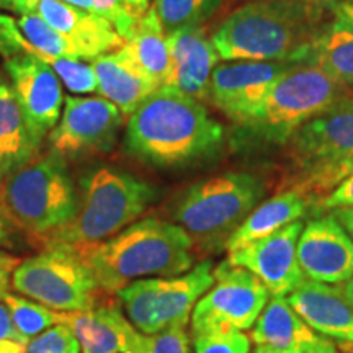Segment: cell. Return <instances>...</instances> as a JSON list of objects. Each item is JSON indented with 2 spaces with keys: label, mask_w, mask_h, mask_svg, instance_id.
Here are the masks:
<instances>
[{
  "label": "cell",
  "mask_w": 353,
  "mask_h": 353,
  "mask_svg": "<svg viewBox=\"0 0 353 353\" xmlns=\"http://www.w3.org/2000/svg\"><path fill=\"white\" fill-rule=\"evenodd\" d=\"M299 63L316 65L334 81L353 90V26L325 21L304 50Z\"/></svg>",
  "instance_id": "obj_26"
},
{
  "label": "cell",
  "mask_w": 353,
  "mask_h": 353,
  "mask_svg": "<svg viewBox=\"0 0 353 353\" xmlns=\"http://www.w3.org/2000/svg\"><path fill=\"white\" fill-rule=\"evenodd\" d=\"M17 25H19L20 32L25 37L26 41L32 44L34 50L39 52L38 59L43 54L79 59L72 44H70L59 32H56L51 25H48L37 12L20 15V19L17 20Z\"/></svg>",
  "instance_id": "obj_29"
},
{
  "label": "cell",
  "mask_w": 353,
  "mask_h": 353,
  "mask_svg": "<svg viewBox=\"0 0 353 353\" xmlns=\"http://www.w3.org/2000/svg\"><path fill=\"white\" fill-rule=\"evenodd\" d=\"M290 65L286 61H226L218 64L211 74L208 100L241 126Z\"/></svg>",
  "instance_id": "obj_13"
},
{
  "label": "cell",
  "mask_w": 353,
  "mask_h": 353,
  "mask_svg": "<svg viewBox=\"0 0 353 353\" xmlns=\"http://www.w3.org/2000/svg\"><path fill=\"white\" fill-rule=\"evenodd\" d=\"M0 54L10 57L17 54H32L38 57L39 52L26 41L17 21L8 15L0 13Z\"/></svg>",
  "instance_id": "obj_35"
},
{
  "label": "cell",
  "mask_w": 353,
  "mask_h": 353,
  "mask_svg": "<svg viewBox=\"0 0 353 353\" xmlns=\"http://www.w3.org/2000/svg\"><path fill=\"white\" fill-rule=\"evenodd\" d=\"M337 286H339V290L342 291L343 298L347 299V303L350 304L352 309H353V275L348 278L347 281H343L342 285H337Z\"/></svg>",
  "instance_id": "obj_46"
},
{
  "label": "cell",
  "mask_w": 353,
  "mask_h": 353,
  "mask_svg": "<svg viewBox=\"0 0 353 353\" xmlns=\"http://www.w3.org/2000/svg\"><path fill=\"white\" fill-rule=\"evenodd\" d=\"M350 92L316 65L291 63L241 126L265 143L285 145L298 128L334 107Z\"/></svg>",
  "instance_id": "obj_8"
},
{
  "label": "cell",
  "mask_w": 353,
  "mask_h": 353,
  "mask_svg": "<svg viewBox=\"0 0 353 353\" xmlns=\"http://www.w3.org/2000/svg\"><path fill=\"white\" fill-rule=\"evenodd\" d=\"M39 59L54 70L56 76L64 83V87L72 94H95L97 88H99L95 70L92 68V64H87L85 61L48 54H43Z\"/></svg>",
  "instance_id": "obj_30"
},
{
  "label": "cell",
  "mask_w": 353,
  "mask_h": 353,
  "mask_svg": "<svg viewBox=\"0 0 353 353\" xmlns=\"http://www.w3.org/2000/svg\"><path fill=\"white\" fill-rule=\"evenodd\" d=\"M34 12L72 44L81 61H94L125 44V39L103 17L79 10L63 0H39Z\"/></svg>",
  "instance_id": "obj_19"
},
{
  "label": "cell",
  "mask_w": 353,
  "mask_h": 353,
  "mask_svg": "<svg viewBox=\"0 0 353 353\" xmlns=\"http://www.w3.org/2000/svg\"><path fill=\"white\" fill-rule=\"evenodd\" d=\"M263 198V182L249 172H226L183 192L174 218L203 250L219 252Z\"/></svg>",
  "instance_id": "obj_7"
},
{
  "label": "cell",
  "mask_w": 353,
  "mask_h": 353,
  "mask_svg": "<svg viewBox=\"0 0 353 353\" xmlns=\"http://www.w3.org/2000/svg\"><path fill=\"white\" fill-rule=\"evenodd\" d=\"M347 208H353V174L348 175L345 180H342L312 210L317 211V213H332L335 210Z\"/></svg>",
  "instance_id": "obj_37"
},
{
  "label": "cell",
  "mask_w": 353,
  "mask_h": 353,
  "mask_svg": "<svg viewBox=\"0 0 353 353\" xmlns=\"http://www.w3.org/2000/svg\"><path fill=\"white\" fill-rule=\"evenodd\" d=\"M223 0H154L152 8L167 33L200 26L218 10Z\"/></svg>",
  "instance_id": "obj_28"
},
{
  "label": "cell",
  "mask_w": 353,
  "mask_h": 353,
  "mask_svg": "<svg viewBox=\"0 0 353 353\" xmlns=\"http://www.w3.org/2000/svg\"><path fill=\"white\" fill-rule=\"evenodd\" d=\"M250 341L290 353H337V345L309 327L286 296H270L250 330Z\"/></svg>",
  "instance_id": "obj_21"
},
{
  "label": "cell",
  "mask_w": 353,
  "mask_h": 353,
  "mask_svg": "<svg viewBox=\"0 0 353 353\" xmlns=\"http://www.w3.org/2000/svg\"><path fill=\"white\" fill-rule=\"evenodd\" d=\"M94 7L97 15L108 20L125 41L134 32L139 17H136L123 0H94Z\"/></svg>",
  "instance_id": "obj_33"
},
{
  "label": "cell",
  "mask_w": 353,
  "mask_h": 353,
  "mask_svg": "<svg viewBox=\"0 0 353 353\" xmlns=\"http://www.w3.org/2000/svg\"><path fill=\"white\" fill-rule=\"evenodd\" d=\"M252 353H290V352L278 350V348H273V347H268V345H257Z\"/></svg>",
  "instance_id": "obj_47"
},
{
  "label": "cell",
  "mask_w": 353,
  "mask_h": 353,
  "mask_svg": "<svg viewBox=\"0 0 353 353\" xmlns=\"http://www.w3.org/2000/svg\"><path fill=\"white\" fill-rule=\"evenodd\" d=\"M312 210L311 201L294 190H283L275 196L260 201L244 223L226 242V252H232L250 242L263 239L294 221H301Z\"/></svg>",
  "instance_id": "obj_24"
},
{
  "label": "cell",
  "mask_w": 353,
  "mask_h": 353,
  "mask_svg": "<svg viewBox=\"0 0 353 353\" xmlns=\"http://www.w3.org/2000/svg\"><path fill=\"white\" fill-rule=\"evenodd\" d=\"M270 296L257 276L226 260L214 268L213 286L193 307L190 337L211 330L252 329Z\"/></svg>",
  "instance_id": "obj_11"
},
{
  "label": "cell",
  "mask_w": 353,
  "mask_h": 353,
  "mask_svg": "<svg viewBox=\"0 0 353 353\" xmlns=\"http://www.w3.org/2000/svg\"><path fill=\"white\" fill-rule=\"evenodd\" d=\"M97 77V94L112 101L125 117L134 112L149 95L157 90V85L149 81L131 63L123 50L103 54L92 61Z\"/></svg>",
  "instance_id": "obj_23"
},
{
  "label": "cell",
  "mask_w": 353,
  "mask_h": 353,
  "mask_svg": "<svg viewBox=\"0 0 353 353\" xmlns=\"http://www.w3.org/2000/svg\"><path fill=\"white\" fill-rule=\"evenodd\" d=\"M3 68L28 121L44 139L63 114V82L50 65L32 54L6 57Z\"/></svg>",
  "instance_id": "obj_16"
},
{
  "label": "cell",
  "mask_w": 353,
  "mask_h": 353,
  "mask_svg": "<svg viewBox=\"0 0 353 353\" xmlns=\"http://www.w3.org/2000/svg\"><path fill=\"white\" fill-rule=\"evenodd\" d=\"M187 325L174 324L161 332L148 335V353H190Z\"/></svg>",
  "instance_id": "obj_34"
},
{
  "label": "cell",
  "mask_w": 353,
  "mask_h": 353,
  "mask_svg": "<svg viewBox=\"0 0 353 353\" xmlns=\"http://www.w3.org/2000/svg\"><path fill=\"white\" fill-rule=\"evenodd\" d=\"M226 130L203 101L159 87L128 117L123 145L132 159L159 169H180L216 157Z\"/></svg>",
  "instance_id": "obj_1"
},
{
  "label": "cell",
  "mask_w": 353,
  "mask_h": 353,
  "mask_svg": "<svg viewBox=\"0 0 353 353\" xmlns=\"http://www.w3.org/2000/svg\"><path fill=\"white\" fill-rule=\"evenodd\" d=\"M12 286L21 296L61 312L88 311L108 294L81 254L56 245L21 260Z\"/></svg>",
  "instance_id": "obj_9"
},
{
  "label": "cell",
  "mask_w": 353,
  "mask_h": 353,
  "mask_svg": "<svg viewBox=\"0 0 353 353\" xmlns=\"http://www.w3.org/2000/svg\"><path fill=\"white\" fill-rule=\"evenodd\" d=\"M353 174V92L304 123L285 143L280 188L294 190L312 208Z\"/></svg>",
  "instance_id": "obj_4"
},
{
  "label": "cell",
  "mask_w": 353,
  "mask_h": 353,
  "mask_svg": "<svg viewBox=\"0 0 353 353\" xmlns=\"http://www.w3.org/2000/svg\"><path fill=\"white\" fill-rule=\"evenodd\" d=\"M76 252L100 288L114 294L131 281L179 276L195 265L193 241L183 228L159 218L138 219L117 236Z\"/></svg>",
  "instance_id": "obj_3"
},
{
  "label": "cell",
  "mask_w": 353,
  "mask_h": 353,
  "mask_svg": "<svg viewBox=\"0 0 353 353\" xmlns=\"http://www.w3.org/2000/svg\"><path fill=\"white\" fill-rule=\"evenodd\" d=\"M21 260H23L21 257L8 254L6 250H0V299L8 293V288L12 285L13 272L17 270Z\"/></svg>",
  "instance_id": "obj_38"
},
{
  "label": "cell",
  "mask_w": 353,
  "mask_h": 353,
  "mask_svg": "<svg viewBox=\"0 0 353 353\" xmlns=\"http://www.w3.org/2000/svg\"><path fill=\"white\" fill-rule=\"evenodd\" d=\"M64 113L52 128L51 151L63 159H81L112 151L125 114L103 97H65Z\"/></svg>",
  "instance_id": "obj_12"
},
{
  "label": "cell",
  "mask_w": 353,
  "mask_h": 353,
  "mask_svg": "<svg viewBox=\"0 0 353 353\" xmlns=\"http://www.w3.org/2000/svg\"><path fill=\"white\" fill-rule=\"evenodd\" d=\"M214 283L211 260L193 265L179 276L143 278L117 293L128 319L139 332L152 335L174 324H188L198 299Z\"/></svg>",
  "instance_id": "obj_10"
},
{
  "label": "cell",
  "mask_w": 353,
  "mask_h": 353,
  "mask_svg": "<svg viewBox=\"0 0 353 353\" xmlns=\"http://www.w3.org/2000/svg\"><path fill=\"white\" fill-rule=\"evenodd\" d=\"M28 342L15 329L7 304L0 299V353H25Z\"/></svg>",
  "instance_id": "obj_36"
},
{
  "label": "cell",
  "mask_w": 353,
  "mask_h": 353,
  "mask_svg": "<svg viewBox=\"0 0 353 353\" xmlns=\"http://www.w3.org/2000/svg\"><path fill=\"white\" fill-rule=\"evenodd\" d=\"M2 179H3V174H2V170H0V182H2Z\"/></svg>",
  "instance_id": "obj_50"
},
{
  "label": "cell",
  "mask_w": 353,
  "mask_h": 353,
  "mask_svg": "<svg viewBox=\"0 0 353 353\" xmlns=\"http://www.w3.org/2000/svg\"><path fill=\"white\" fill-rule=\"evenodd\" d=\"M25 353H81V343L68 324H57L33 337Z\"/></svg>",
  "instance_id": "obj_32"
},
{
  "label": "cell",
  "mask_w": 353,
  "mask_h": 353,
  "mask_svg": "<svg viewBox=\"0 0 353 353\" xmlns=\"http://www.w3.org/2000/svg\"><path fill=\"white\" fill-rule=\"evenodd\" d=\"M68 325L81 343V353H148V335L131 324L113 299L88 311L68 312Z\"/></svg>",
  "instance_id": "obj_17"
},
{
  "label": "cell",
  "mask_w": 353,
  "mask_h": 353,
  "mask_svg": "<svg viewBox=\"0 0 353 353\" xmlns=\"http://www.w3.org/2000/svg\"><path fill=\"white\" fill-rule=\"evenodd\" d=\"M343 2H348V3H353V0H343Z\"/></svg>",
  "instance_id": "obj_51"
},
{
  "label": "cell",
  "mask_w": 353,
  "mask_h": 353,
  "mask_svg": "<svg viewBox=\"0 0 353 353\" xmlns=\"http://www.w3.org/2000/svg\"><path fill=\"white\" fill-rule=\"evenodd\" d=\"M334 218L342 224L343 229L348 232V236L352 237L353 241V208H347V210H335L332 211Z\"/></svg>",
  "instance_id": "obj_41"
},
{
  "label": "cell",
  "mask_w": 353,
  "mask_h": 353,
  "mask_svg": "<svg viewBox=\"0 0 353 353\" xmlns=\"http://www.w3.org/2000/svg\"><path fill=\"white\" fill-rule=\"evenodd\" d=\"M63 2L79 8V10H83V12H88V13H95L94 0H63Z\"/></svg>",
  "instance_id": "obj_45"
},
{
  "label": "cell",
  "mask_w": 353,
  "mask_h": 353,
  "mask_svg": "<svg viewBox=\"0 0 353 353\" xmlns=\"http://www.w3.org/2000/svg\"><path fill=\"white\" fill-rule=\"evenodd\" d=\"M327 12L294 0H249L221 21L211 41L224 61L299 63Z\"/></svg>",
  "instance_id": "obj_2"
},
{
  "label": "cell",
  "mask_w": 353,
  "mask_h": 353,
  "mask_svg": "<svg viewBox=\"0 0 353 353\" xmlns=\"http://www.w3.org/2000/svg\"><path fill=\"white\" fill-rule=\"evenodd\" d=\"M10 311L13 325L23 337L32 341L38 334L57 324H68V312L54 311L33 299L20 296L17 293H8L2 298Z\"/></svg>",
  "instance_id": "obj_27"
},
{
  "label": "cell",
  "mask_w": 353,
  "mask_h": 353,
  "mask_svg": "<svg viewBox=\"0 0 353 353\" xmlns=\"http://www.w3.org/2000/svg\"><path fill=\"white\" fill-rule=\"evenodd\" d=\"M126 3V7L134 13L136 17H143L145 12L151 8V0H123Z\"/></svg>",
  "instance_id": "obj_42"
},
{
  "label": "cell",
  "mask_w": 353,
  "mask_h": 353,
  "mask_svg": "<svg viewBox=\"0 0 353 353\" xmlns=\"http://www.w3.org/2000/svg\"><path fill=\"white\" fill-rule=\"evenodd\" d=\"M334 19L342 21V23H347L353 26V3L343 2V0H339L335 6L330 8Z\"/></svg>",
  "instance_id": "obj_40"
},
{
  "label": "cell",
  "mask_w": 353,
  "mask_h": 353,
  "mask_svg": "<svg viewBox=\"0 0 353 353\" xmlns=\"http://www.w3.org/2000/svg\"><path fill=\"white\" fill-rule=\"evenodd\" d=\"M286 299L316 332L341 347L353 345V309L337 285L304 278Z\"/></svg>",
  "instance_id": "obj_20"
},
{
  "label": "cell",
  "mask_w": 353,
  "mask_h": 353,
  "mask_svg": "<svg viewBox=\"0 0 353 353\" xmlns=\"http://www.w3.org/2000/svg\"><path fill=\"white\" fill-rule=\"evenodd\" d=\"M294 2L304 3V6L309 7H316V8H322V10H329L332 8L339 0H294Z\"/></svg>",
  "instance_id": "obj_44"
},
{
  "label": "cell",
  "mask_w": 353,
  "mask_h": 353,
  "mask_svg": "<svg viewBox=\"0 0 353 353\" xmlns=\"http://www.w3.org/2000/svg\"><path fill=\"white\" fill-rule=\"evenodd\" d=\"M39 0H13V12L26 15V13H34Z\"/></svg>",
  "instance_id": "obj_43"
},
{
  "label": "cell",
  "mask_w": 353,
  "mask_h": 353,
  "mask_svg": "<svg viewBox=\"0 0 353 353\" xmlns=\"http://www.w3.org/2000/svg\"><path fill=\"white\" fill-rule=\"evenodd\" d=\"M298 263L304 278L325 285H342L353 275V241L332 213L304 224Z\"/></svg>",
  "instance_id": "obj_15"
},
{
  "label": "cell",
  "mask_w": 353,
  "mask_h": 353,
  "mask_svg": "<svg viewBox=\"0 0 353 353\" xmlns=\"http://www.w3.org/2000/svg\"><path fill=\"white\" fill-rule=\"evenodd\" d=\"M15 231L17 228L10 223V219L0 210V247L12 249L15 245Z\"/></svg>",
  "instance_id": "obj_39"
},
{
  "label": "cell",
  "mask_w": 353,
  "mask_h": 353,
  "mask_svg": "<svg viewBox=\"0 0 353 353\" xmlns=\"http://www.w3.org/2000/svg\"><path fill=\"white\" fill-rule=\"evenodd\" d=\"M172 72L165 87L205 101L208 100L211 74L219 64V54L203 26H185L167 33Z\"/></svg>",
  "instance_id": "obj_18"
},
{
  "label": "cell",
  "mask_w": 353,
  "mask_h": 353,
  "mask_svg": "<svg viewBox=\"0 0 353 353\" xmlns=\"http://www.w3.org/2000/svg\"><path fill=\"white\" fill-rule=\"evenodd\" d=\"M79 192L65 159L37 156L0 182V210L20 231L43 244L74 218Z\"/></svg>",
  "instance_id": "obj_6"
},
{
  "label": "cell",
  "mask_w": 353,
  "mask_h": 353,
  "mask_svg": "<svg viewBox=\"0 0 353 353\" xmlns=\"http://www.w3.org/2000/svg\"><path fill=\"white\" fill-rule=\"evenodd\" d=\"M121 50L149 81L157 87L167 85L172 72L169 37L152 6L138 20Z\"/></svg>",
  "instance_id": "obj_25"
},
{
  "label": "cell",
  "mask_w": 353,
  "mask_h": 353,
  "mask_svg": "<svg viewBox=\"0 0 353 353\" xmlns=\"http://www.w3.org/2000/svg\"><path fill=\"white\" fill-rule=\"evenodd\" d=\"M195 353H250L252 341L242 330H211L192 335Z\"/></svg>",
  "instance_id": "obj_31"
},
{
  "label": "cell",
  "mask_w": 353,
  "mask_h": 353,
  "mask_svg": "<svg viewBox=\"0 0 353 353\" xmlns=\"http://www.w3.org/2000/svg\"><path fill=\"white\" fill-rule=\"evenodd\" d=\"M0 8H8V10H13V0H0Z\"/></svg>",
  "instance_id": "obj_48"
},
{
  "label": "cell",
  "mask_w": 353,
  "mask_h": 353,
  "mask_svg": "<svg viewBox=\"0 0 353 353\" xmlns=\"http://www.w3.org/2000/svg\"><path fill=\"white\" fill-rule=\"evenodd\" d=\"M43 138L33 130L10 81L0 76V170L3 176L38 156Z\"/></svg>",
  "instance_id": "obj_22"
},
{
  "label": "cell",
  "mask_w": 353,
  "mask_h": 353,
  "mask_svg": "<svg viewBox=\"0 0 353 353\" xmlns=\"http://www.w3.org/2000/svg\"><path fill=\"white\" fill-rule=\"evenodd\" d=\"M157 196L156 187L130 172L97 167L82 176L74 218L51 234L43 249L57 245L83 250L100 244L136 223Z\"/></svg>",
  "instance_id": "obj_5"
},
{
  "label": "cell",
  "mask_w": 353,
  "mask_h": 353,
  "mask_svg": "<svg viewBox=\"0 0 353 353\" xmlns=\"http://www.w3.org/2000/svg\"><path fill=\"white\" fill-rule=\"evenodd\" d=\"M342 352L345 353H353V345H345V347H341Z\"/></svg>",
  "instance_id": "obj_49"
},
{
  "label": "cell",
  "mask_w": 353,
  "mask_h": 353,
  "mask_svg": "<svg viewBox=\"0 0 353 353\" xmlns=\"http://www.w3.org/2000/svg\"><path fill=\"white\" fill-rule=\"evenodd\" d=\"M303 221H294L280 231L228 252V262L259 278L272 296H288L304 280L298 263V241Z\"/></svg>",
  "instance_id": "obj_14"
}]
</instances>
